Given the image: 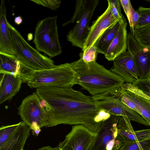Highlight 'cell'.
<instances>
[{
	"mask_svg": "<svg viewBox=\"0 0 150 150\" xmlns=\"http://www.w3.org/2000/svg\"><path fill=\"white\" fill-rule=\"evenodd\" d=\"M35 92L48 116L46 127L61 124L81 125L93 132H99L102 123L101 110L91 96L72 87H40Z\"/></svg>",
	"mask_w": 150,
	"mask_h": 150,
	"instance_id": "obj_1",
	"label": "cell"
},
{
	"mask_svg": "<svg viewBox=\"0 0 150 150\" xmlns=\"http://www.w3.org/2000/svg\"><path fill=\"white\" fill-rule=\"evenodd\" d=\"M71 63L76 73V83L92 96L115 91L124 83L122 78L96 61L87 63L82 59Z\"/></svg>",
	"mask_w": 150,
	"mask_h": 150,
	"instance_id": "obj_2",
	"label": "cell"
},
{
	"mask_svg": "<svg viewBox=\"0 0 150 150\" xmlns=\"http://www.w3.org/2000/svg\"><path fill=\"white\" fill-rule=\"evenodd\" d=\"M27 83L31 88L72 87L76 84V73L71 63H66L50 69L35 70Z\"/></svg>",
	"mask_w": 150,
	"mask_h": 150,
	"instance_id": "obj_3",
	"label": "cell"
},
{
	"mask_svg": "<svg viewBox=\"0 0 150 150\" xmlns=\"http://www.w3.org/2000/svg\"><path fill=\"white\" fill-rule=\"evenodd\" d=\"M9 36L15 55L21 62L35 70L54 67V61L31 46L20 33L8 22Z\"/></svg>",
	"mask_w": 150,
	"mask_h": 150,
	"instance_id": "obj_4",
	"label": "cell"
},
{
	"mask_svg": "<svg viewBox=\"0 0 150 150\" xmlns=\"http://www.w3.org/2000/svg\"><path fill=\"white\" fill-rule=\"evenodd\" d=\"M57 16L48 17L39 21L35 28L33 42L38 51L50 57L61 54L57 24Z\"/></svg>",
	"mask_w": 150,
	"mask_h": 150,
	"instance_id": "obj_5",
	"label": "cell"
},
{
	"mask_svg": "<svg viewBox=\"0 0 150 150\" xmlns=\"http://www.w3.org/2000/svg\"><path fill=\"white\" fill-rule=\"evenodd\" d=\"M91 97L99 109L104 110L111 115L125 117L130 121L149 126L139 114L123 103L113 92L100 94Z\"/></svg>",
	"mask_w": 150,
	"mask_h": 150,
	"instance_id": "obj_6",
	"label": "cell"
},
{
	"mask_svg": "<svg viewBox=\"0 0 150 150\" xmlns=\"http://www.w3.org/2000/svg\"><path fill=\"white\" fill-rule=\"evenodd\" d=\"M99 1V0H83L76 19V24L67 35V40L72 46L83 49L90 30V22Z\"/></svg>",
	"mask_w": 150,
	"mask_h": 150,
	"instance_id": "obj_7",
	"label": "cell"
},
{
	"mask_svg": "<svg viewBox=\"0 0 150 150\" xmlns=\"http://www.w3.org/2000/svg\"><path fill=\"white\" fill-rule=\"evenodd\" d=\"M18 114L30 128L34 125H38L41 128L48 125L47 112L36 92L23 99L18 108Z\"/></svg>",
	"mask_w": 150,
	"mask_h": 150,
	"instance_id": "obj_8",
	"label": "cell"
},
{
	"mask_svg": "<svg viewBox=\"0 0 150 150\" xmlns=\"http://www.w3.org/2000/svg\"><path fill=\"white\" fill-rule=\"evenodd\" d=\"M98 135L83 125H74L57 146L59 150H90Z\"/></svg>",
	"mask_w": 150,
	"mask_h": 150,
	"instance_id": "obj_9",
	"label": "cell"
},
{
	"mask_svg": "<svg viewBox=\"0 0 150 150\" xmlns=\"http://www.w3.org/2000/svg\"><path fill=\"white\" fill-rule=\"evenodd\" d=\"M121 116L111 115L102 123L98 136L90 150H117L120 144L117 139V126Z\"/></svg>",
	"mask_w": 150,
	"mask_h": 150,
	"instance_id": "obj_10",
	"label": "cell"
},
{
	"mask_svg": "<svg viewBox=\"0 0 150 150\" xmlns=\"http://www.w3.org/2000/svg\"><path fill=\"white\" fill-rule=\"evenodd\" d=\"M127 49L136 64L139 80L150 78V49L141 46L130 32L128 34Z\"/></svg>",
	"mask_w": 150,
	"mask_h": 150,
	"instance_id": "obj_11",
	"label": "cell"
},
{
	"mask_svg": "<svg viewBox=\"0 0 150 150\" xmlns=\"http://www.w3.org/2000/svg\"><path fill=\"white\" fill-rule=\"evenodd\" d=\"M35 70L21 62L15 55L0 52V74L7 73L17 76L23 83H27Z\"/></svg>",
	"mask_w": 150,
	"mask_h": 150,
	"instance_id": "obj_12",
	"label": "cell"
},
{
	"mask_svg": "<svg viewBox=\"0 0 150 150\" xmlns=\"http://www.w3.org/2000/svg\"><path fill=\"white\" fill-rule=\"evenodd\" d=\"M110 70L122 78L126 83L134 84L139 80L136 64L133 57L128 51L114 60Z\"/></svg>",
	"mask_w": 150,
	"mask_h": 150,
	"instance_id": "obj_13",
	"label": "cell"
},
{
	"mask_svg": "<svg viewBox=\"0 0 150 150\" xmlns=\"http://www.w3.org/2000/svg\"><path fill=\"white\" fill-rule=\"evenodd\" d=\"M108 4L105 11L93 22L90 27L89 32L82 50V52L94 45L103 33L120 19H118L115 17L112 13L110 4Z\"/></svg>",
	"mask_w": 150,
	"mask_h": 150,
	"instance_id": "obj_14",
	"label": "cell"
},
{
	"mask_svg": "<svg viewBox=\"0 0 150 150\" xmlns=\"http://www.w3.org/2000/svg\"><path fill=\"white\" fill-rule=\"evenodd\" d=\"M127 23L124 16L121 19L118 31L104 55L109 61L114 60L126 52L128 34Z\"/></svg>",
	"mask_w": 150,
	"mask_h": 150,
	"instance_id": "obj_15",
	"label": "cell"
},
{
	"mask_svg": "<svg viewBox=\"0 0 150 150\" xmlns=\"http://www.w3.org/2000/svg\"><path fill=\"white\" fill-rule=\"evenodd\" d=\"M0 104L10 100L19 92L23 83L19 76L9 73L0 74Z\"/></svg>",
	"mask_w": 150,
	"mask_h": 150,
	"instance_id": "obj_16",
	"label": "cell"
},
{
	"mask_svg": "<svg viewBox=\"0 0 150 150\" xmlns=\"http://www.w3.org/2000/svg\"><path fill=\"white\" fill-rule=\"evenodd\" d=\"M31 129L23 121L13 134L1 146L0 150H23Z\"/></svg>",
	"mask_w": 150,
	"mask_h": 150,
	"instance_id": "obj_17",
	"label": "cell"
},
{
	"mask_svg": "<svg viewBox=\"0 0 150 150\" xmlns=\"http://www.w3.org/2000/svg\"><path fill=\"white\" fill-rule=\"evenodd\" d=\"M5 1L1 0L0 6V52L15 55L10 40Z\"/></svg>",
	"mask_w": 150,
	"mask_h": 150,
	"instance_id": "obj_18",
	"label": "cell"
},
{
	"mask_svg": "<svg viewBox=\"0 0 150 150\" xmlns=\"http://www.w3.org/2000/svg\"><path fill=\"white\" fill-rule=\"evenodd\" d=\"M121 90L135 104L139 113L150 126V98L146 95H141L132 91Z\"/></svg>",
	"mask_w": 150,
	"mask_h": 150,
	"instance_id": "obj_19",
	"label": "cell"
},
{
	"mask_svg": "<svg viewBox=\"0 0 150 150\" xmlns=\"http://www.w3.org/2000/svg\"><path fill=\"white\" fill-rule=\"evenodd\" d=\"M121 18L106 29L96 41L94 45L98 53L104 55L105 54L110 45L117 34Z\"/></svg>",
	"mask_w": 150,
	"mask_h": 150,
	"instance_id": "obj_20",
	"label": "cell"
},
{
	"mask_svg": "<svg viewBox=\"0 0 150 150\" xmlns=\"http://www.w3.org/2000/svg\"><path fill=\"white\" fill-rule=\"evenodd\" d=\"M133 36L141 46L150 49V24L135 28Z\"/></svg>",
	"mask_w": 150,
	"mask_h": 150,
	"instance_id": "obj_21",
	"label": "cell"
},
{
	"mask_svg": "<svg viewBox=\"0 0 150 150\" xmlns=\"http://www.w3.org/2000/svg\"><path fill=\"white\" fill-rule=\"evenodd\" d=\"M117 150H150V138L140 142H124Z\"/></svg>",
	"mask_w": 150,
	"mask_h": 150,
	"instance_id": "obj_22",
	"label": "cell"
},
{
	"mask_svg": "<svg viewBox=\"0 0 150 150\" xmlns=\"http://www.w3.org/2000/svg\"><path fill=\"white\" fill-rule=\"evenodd\" d=\"M21 123L2 126L0 128V146H1L13 134Z\"/></svg>",
	"mask_w": 150,
	"mask_h": 150,
	"instance_id": "obj_23",
	"label": "cell"
},
{
	"mask_svg": "<svg viewBox=\"0 0 150 150\" xmlns=\"http://www.w3.org/2000/svg\"><path fill=\"white\" fill-rule=\"evenodd\" d=\"M137 10L139 13V17L135 28L150 24V8L140 6Z\"/></svg>",
	"mask_w": 150,
	"mask_h": 150,
	"instance_id": "obj_24",
	"label": "cell"
},
{
	"mask_svg": "<svg viewBox=\"0 0 150 150\" xmlns=\"http://www.w3.org/2000/svg\"><path fill=\"white\" fill-rule=\"evenodd\" d=\"M98 52L94 45L88 48L79 54L80 58L87 63L96 61Z\"/></svg>",
	"mask_w": 150,
	"mask_h": 150,
	"instance_id": "obj_25",
	"label": "cell"
},
{
	"mask_svg": "<svg viewBox=\"0 0 150 150\" xmlns=\"http://www.w3.org/2000/svg\"><path fill=\"white\" fill-rule=\"evenodd\" d=\"M30 1L53 10H56L61 4L60 0H31Z\"/></svg>",
	"mask_w": 150,
	"mask_h": 150,
	"instance_id": "obj_26",
	"label": "cell"
},
{
	"mask_svg": "<svg viewBox=\"0 0 150 150\" xmlns=\"http://www.w3.org/2000/svg\"><path fill=\"white\" fill-rule=\"evenodd\" d=\"M107 1L110 6L114 16L117 19L121 18L123 15L121 13V5L120 0H108Z\"/></svg>",
	"mask_w": 150,
	"mask_h": 150,
	"instance_id": "obj_27",
	"label": "cell"
},
{
	"mask_svg": "<svg viewBox=\"0 0 150 150\" xmlns=\"http://www.w3.org/2000/svg\"><path fill=\"white\" fill-rule=\"evenodd\" d=\"M134 85L136 87L150 98V81L149 79L144 80H139Z\"/></svg>",
	"mask_w": 150,
	"mask_h": 150,
	"instance_id": "obj_28",
	"label": "cell"
},
{
	"mask_svg": "<svg viewBox=\"0 0 150 150\" xmlns=\"http://www.w3.org/2000/svg\"><path fill=\"white\" fill-rule=\"evenodd\" d=\"M130 9V22L129 24L130 28V33L133 36L134 30L139 19V15L137 10H135L132 5L131 6Z\"/></svg>",
	"mask_w": 150,
	"mask_h": 150,
	"instance_id": "obj_29",
	"label": "cell"
},
{
	"mask_svg": "<svg viewBox=\"0 0 150 150\" xmlns=\"http://www.w3.org/2000/svg\"><path fill=\"white\" fill-rule=\"evenodd\" d=\"M83 1V0H76L75 11L72 17L69 21L63 23L62 25L63 26L71 23H73L75 21L80 10Z\"/></svg>",
	"mask_w": 150,
	"mask_h": 150,
	"instance_id": "obj_30",
	"label": "cell"
},
{
	"mask_svg": "<svg viewBox=\"0 0 150 150\" xmlns=\"http://www.w3.org/2000/svg\"><path fill=\"white\" fill-rule=\"evenodd\" d=\"M121 5L122 6L129 23L130 22L131 15V6L132 5L129 0H120Z\"/></svg>",
	"mask_w": 150,
	"mask_h": 150,
	"instance_id": "obj_31",
	"label": "cell"
},
{
	"mask_svg": "<svg viewBox=\"0 0 150 150\" xmlns=\"http://www.w3.org/2000/svg\"><path fill=\"white\" fill-rule=\"evenodd\" d=\"M38 150H59L57 146L52 147L50 146H46L39 148Z\"/></svg>",
	"mask_w": 150,
	"mask_h": 150,
	"instance_id": "obj_32",
	"label": "cell"
},
{
	"mask_svg": "<svg viewBox=\"0 0 150 150\" xmlns=\"http://www.w3.org/2000/svg\"><path fill=\"white\" fill-rule=\"evenodd\" d=\"M14 21L16 24L19 25L22 23L23 19L21 16H18L15 17Z\"/></svg>",
	"mask_w": 150,
	"mask_h": 150,
	"instance_id": "obj_33",
	"label": "cell"
},
{
	"mask_svg": "<svg viewBox=\"0 0 150 150\" xmlns=\"http://www.w3.org/2000/svg\"><path fill=\"white\" fill-rule=\"evenodd\" d=\"M147 1H148L150 3V0H147Z\"/></svg>",
	"mask_w": 150,
	"mask_h": 150,
	"instance_id": "obj_34",
	"label": "cell"
},
{
	"mask_svg": "<svg viewBox=\"0 0 150 150\" xmlns=\"http://www.w3.org/2000/svg\"><path fill=\"white\" fill-rule=\"evenodd\" d=\"M149 80H150V78H149Z\"/></svg>",
	"mask_w": 150,
	"mask_h": 150,
	"instance_id": "obj_35",
	"label": "cell"
}]
</instances>
